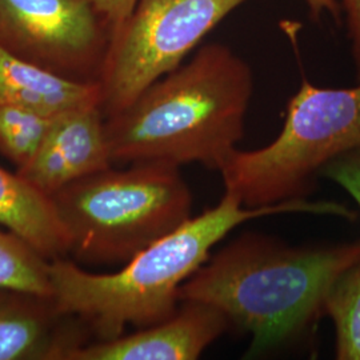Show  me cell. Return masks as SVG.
<instances>
[{"instance_id":"6da1fadb","label":"cell","mask_w":360,"mask_h":360,"mask_svg":"<svg viewBox=\"0 0 360 360\" xmlns=\"http://www.w3.org/2000/svg\"><path fill=\"white\" fill-rule=\"evenodd\" d=\"M309 212L354 220L356 212L334 202L297 199L250 208L226 193L218 205L144 248L111 274L84 270L68 257L50 262L52 299L75 316L95 340H110L132 326L163 322L179 307V288L211 255V250L239 224L278 214Z\"/></svg>"},{"instance_id":"7a4b0ae2","label":"cell","mask_w":360,"mask_h":360,"mask_svg":"<svg viewBox=\"0 0 360 360\" xmlns=\"http://www.w3.org/2000/svg\"><path fill=\"white\" fill-rule=\"evenodd\" d=\"M252 71L223 43H208L104 120L112 163H200L220 169L245 135Z\"/></svg>"},{"instance_id":"3957f363","label":"cell","mask_w":360,"mask_h":360,"mask_svg":"<svg viewBox=\"0 0 360 360\" xmlns=\"http://www.w3.org/2000/svg\"><path fill=\"white\" fill-rule=\"evenodd\" d=\"M360 262V242L291 247L247 232L214 255L180 285V302L221 311L252 335L248 354H260L304 334L326 315L336 279Z\"/></svg>"},{"instance_id":"277c9868","label":"cell","mask_w":360,"mask_h":360,"mask_svg":"<svg viewBox=\"0 0 360 360\" xmlns=\"http://www.w3.org/2000/svg\"><path fill=\"white\" fill-rule=\"evenodd\" d=\"M77 264L119 266L191 218L193 195L179 167L146 162L111 167L50 196Z\"/></svg>"},{"instance_id":"5b68a950","label":"cell","mask_w":360,"mask_h":360,"mask_svg":"<svg viewBox=\"0 0 360 360\" xmlns=\"http://www.w3.org/2000/svg\"><path fill=\"white\" fill-rule=\"evenodd\" d=\"M360 150V83L316 87L303 79L279 135L266 147L236 150L219 169L226 193L250 208L307 199L331 159Z\"/></svg>"},{"instance_id":"8992f818","label":"cell","mask_w":360,"mask_h":360,"mask_svg":"<svg viewBox=\"0 0 360 360\" xmlns=\"http://www.w3.org/2000/svg\"><path fill=\"white\" fill-rule=\"evenodd\" d=\"M248 0H136L110 38L98 84L104 117L129 107L176 70L207 35Z\"/></svg>"},{"instance_id":"52a82bcc","label":"cell","mask_w":360,"mask_h":360,"mask_svg":"<svg viewBox=\"0 0 360 360\" xmlns=\"http://www.w3.org/2000/svg\"><path fill=\"white\" fill-rule=\"evenodd\" d=\"M108 44L86 0H0V47L55 74L98 82Z\"/></svg>"},{"instance_id":"ba28073f","label":"cell","mask_w":360,"mask_h":360,"mask_svg":"<svg viewBox=\"0 0 360 360\" xmlns=\"http://www.w3.org/2000/svg\"><path fill=\"white\" fill-rule=\"evenodd\" d=\"M104 120L98 104L55 116L37 154L16 172L51 196L77 180L111 167Z\"/></svg>"},{"instance_id":"9c48e42d","label":"cell","mask_w":360,"mask_h":360,"mask_svg":"<svg viewBox=\"0 0 360 360\" xmlns=\"http://www.w3.org/2000/svg\"><path fill=\"white\" fill-rule=\"evenodd\" d=\"M218 309L200 302H180L163 322L110 340L89 342L70 360H195L229 328Z\"/></svg>"},{"instance_id":"30bf717a","label":"cell","mask_w":360,"mask_h":360,"mask_svg":"<svg viewBox=\"0 0 360 360\" xmlns=\"http://www.w3.org/2000/svg\"><path fill=\"white\" fill-rule=\"evenodd\" d=\"M90 336L52 296L0 287V360H70Z\"/></svg>"},{"instance_id":"8fae6325","label":"cell","mask_w":360,"mask_h":360,"mask_svg":"<svg viewBox=\"0 0 360 360\" xmlns=\"http://www.w3.org/2000/svg\"><path fill=\"white\" fill-rule=\"evenodd\" d=\"M0 102L55 117L80 107L101 105V89L98 82L62 77L0 47Z\"/></svg>"},{"instance_id":"7c38bea8","label":"cell","mask_w":360,"mask_h":360,"mask_svg":"<svg viewBox=\"0 0 360 360\" xmlns=\"http://www.w3.org/2000/svg\"><path fill=\"white\" fill-rule=\"evenodd\" d=\"M0 227L13 232L50 262L68 257L70 240L51 198L19 172L0 167Z\"/></svg>"},{"instance_id":"4fadbf2b","label":"cell","mask_w":360,"mask_h":360,"mask_svg":"<svg viewBox=\"0 0 360 360\" xmlns=\"http://www.w3.org/2000/svg\"><path fill=\"white\" fill-rule=\"evenodd\" d=\"M0 287L52 296L50 260L6 229H0Z\"/></svg>"},{"instance_id":"5bb4252c","label":"cell","mask_w":360,"mask_h":360,"mask_svg":"<svg viewBox=\"0 0 360 360\" xmlns=\"http://www.w3.org/2000/svg\"><path fill=\"white\" fill-rule=\"evenodd\" d=\"M336 331V359L360 360V262L345 271L326 300Z\"/></svg>"},{"instance_id":"9a60e30c","label":"cell","mask_w":360,"mask_h":360,"mask_svg":"<svg viewBox=\"0 0 360 360\" xmlns=\"http://www.w3.org/2000/svg\"><path fill=\"white\" fill-rule=\"evenodd\" d=\"M52 116L18 104L0 102V153L16 169L34 158L51 127Z\"/></svg>"},{"instance_id":"2e32d148","label":"cell","mask_w":360,"mask_h":360,"mask_svg":"<svg viewBox=\"0 0 360 360\" xmlns=\"http://www.w3.org/2000/svg\"><path fill=\"white\" fill-rule=\"evenodd\" d=\"M321 176L346 190L360 208V150L335 156L321 169Z\"/></svg>"},{"instance_id":"e0dca14e","label":"cell","mask_w":360,"mask_h":360,"mask_svg":"<svg viewBox=\"0 0 360 360\" xmlns=\"http://www.w3.org/2000/svg\"><path fill=\"white\" fill-rule=\"evenodd\" d=\"M110 31V38L132 13L136 0H86Z\"/></svg>"},{"instance_id":"ac0fdd59","label":"cell","mask_w":360,"mask_h":360,"mask_svg":"<svg viewBox=\"0 0 360 360\" xmlns=\"http://www.w3.org/2000/svg\"><path fill=\"white\" fill-rule=\"evenodd\" d=\"M347 31L351 56L360 82V0H338Z\"/></svg>"},{"instance_id":"d6986e66","label":"cell","mask_w":360,"mask_h":360,"mask_svg":"<svg viewBox=\"0 0 360 360\" xmlns=\"http://www.w3.org/2000/svg\"><path fill=\"white\" fill-rule=\"evenodd\" d=\"M309 7V15L314 20H321L323 16H330L335 23L343 22L342 8L338 0H304Z\"/></svg>"}]
</instances>
